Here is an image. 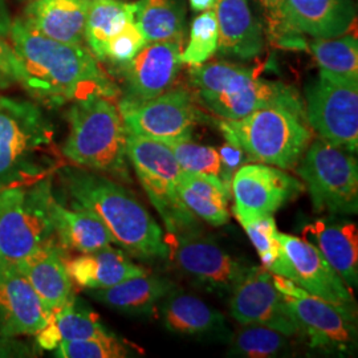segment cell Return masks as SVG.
I'll return each instance as SVG.
<instances>
[{
	"label": "cell",
	"instance_id": "31",
	"mask_svg": "<svg viewBox=\"0 0 358 358\" xmlns=\"http://www.w3.org/2000/svg\"><path fill=\"white\" fill-rule=\"evenodd\" d=\"M136 3L120 0H90L85 24V44L101 62L103 48L129 22L134 20Z\"/></svg>",
	"mask_w": 358,
	"mask_h": 358
},
{
	"label": "cell",
	"instance_id": "1",
	"mask_svg": "<svg viewBox=\"0 0 358 358\" xmlns=\"http://www.w3.org/2000/svg\"><path fill=\"white\" fill-rule=\"evenodd\" d=\"M8 40L20 66L19 85L38 103L56 108L90 96H117L88 47L47 38L22 17L13 19Z\"/></svg>",
	"mask_w": 358,
	"mask_h": 358
},
{
	"label": "cell",
	"instance_id": "28",
	"mask_svg": "<svg viewBox=\"0 0 358 358\" xmlns=\"http://www.w3.org/2000/svg\"><path fill=\"white\" fill-rule=\"evenodd\" d=\"M180 201L195 217L211 226H223L230 220L231 194L220 179L182 171L178 182Z\"/></svg>",
	"mask_w": 358,
	"mask_h": 358
},
{
	"label": "cell",
	"instance_id": "13",
	"mask_svg": "<svg viewBox=\"0 0 358 358\" xmlns=\"http://www.w3.org/2000/svg\"><path fill=\"white\" fill-rule=\"evenodd\" d=\"M169 252L178 268L207 291L231 294L252 266L230 255L210 238L192 230L169 236Z\"/></svg>",
	"mask_w": 358,
	"mask_h": 358
},
{
	"label": "cell",
	"instance_id": "43",
	"mask_svg": "<svg viewBox=\"0 0 358 358\" xmlns=\"http://www.w3.org/2000/svg\"><path fill=\"white\" fill-rule=\"evenodd\" d=\"M215 3H217V0H190L192 10L198 11V13L213 10Z\"/></svg>",
	"mask_w": 358,
	"mask_h": 358
},
{
	"label": "cell",
	"instance_id": "3",
	"mask_svg": "<svg viewBox=\"0 0 358 358\" xmlns=\"http://www.w3.org/2000/svg\"><path fill=\"white\" fill-rule=\"evenodd\" d=\"M55 128L35 103L0 96V190L57 170Z\"/></svg>",
	"mask_w": 358,
	"mask_h": 358
},
{
	"label": "cell",
	"instance_id": "7",
	"mask_svg": "<svg viewBox=\"0 0 358 358\" xmlns=\"http://www.w3.org/2000/svg\"><path fill=\"white\" fill-rule=\"evenodd\" d=\"M52 176L0 192V267L16 266L56 242L51 217Z\"/></svg>",
	"mask_w": 358,
	"mask_h": 358
},
{
	"label": "cell",
	"instance_id": "33",
	"mask_svg": "<svg viewBox=\"0 0 358 358\" xmlns=\"http://www.w3.org/2000/svg\"><path fill=\"white\" fill-rule=\"evenodd\" d=\"M291 337L263 325H242L231 338L229 356L244 358H272L287 355Z\"/></svg>",
	"mask_w": 358,
	"mask_h": 358
},
{
	"label": "cell",
	"instance_id": "25",
	"mask_svg": "<svg viewBox=\"0 0 358 358\" xmlns=\"http://www.w3.org/2000/svg\"><path fill=\"white\" fill-rule=\"evenodd\" d=\"M66 268L72 280L85 289L109 288L146 273L124 251L115 250L112 245L68 260Z\"/></svg>",
	"mask_w": 358,
	"mask_h": 358
},
{
	"label": "cell",
	"instance_id": "9",
	"mask_svg": "<svg viewBox=\"0 0 358 358\" xmlns=\"http://www.w3.org/2000/svg\"><path fill=\"white\" fill-rule=\"evenodd\" d=\"M296 171L316 213L357 214L358 166L352 153L319 138L309 143Z\"/></svg>",
	"mask_w": 358,
	"mask_h": 358
},
{
	"label": "cell",
	"instance_id": "20",
	"mask_svg": "<svg viewBox=\"0 0 358 358\" xmlns=\"http://www.w3.org/2000/svg\"><path fill=\"white\" fill-rule=\"evenodd\" d=\"M301 235L320 251L350 289L357 288L358 234L355 223L333 217L319 219L307 224Z\"/></svg>",
	"mask_w": 358,
	"mask_h": 358
},
{
	"label": "cell",
	"instance_id": "30",
	"mask_svg": "<svg viewBox=\"0 0 358 358\" xmlns=\"http://www.w3.org/2000/svg\"><path fill=\"white\" fill-rule=\"evenodd\" d=\"M186 10L182 0H140L136 3L134 22L146 43L182 41Z\"/></svg>",
	"mask_w": 358,
	"mask_h": 358
},
{
	"label": "cell",
	"instance_id": "21",
	"mask_svg": "<svg viewBox=\"0 0 358 358\" xmlns=\"http://www.w3.org/2000/svg\"><path fill=\"white\" fill-rule=\"evenodd\" d=\"M217 51L230 57L250 60L264 50V32L248 0H217Z\"/></svg>",
	"mask_w": 358,
	"mask_h": 358
},
{
	"label": "cell",
	"instance_id": "38",
	"mask_svg": "<svg viewBox=\"0 0 358 358\" xmlns=\"http://www.w3.org/2000/svg\"><path fill=\"white\" fill-rule=\"evenodd\" d=\"M53 352L59 358H122L129 356L128 349L113 334L62 343Z\"/></svg>",
	"mask_w": 358,
	"mask_h": 358
},
{
	"label": "cell",
	"instance_id": "14",
	"mask_svg": "<svg viewBox=\"0 0 358 358\" xmlns=\"http://www.w3.org/2000/svg\"><path fill=\"white\" fill-rule=\"evenodd\" d=\"M303 192L304 185L282 169L264 164L243 165L231 182L232 213L239 222L271 217Z\"/></svg>",
	"mask_w": 358,
	"mask_h": 358
},
{
	"label": "cell",
	"instance_id": "8",
	"mask_svg": "<svg viewBox=\"0 0 358 358\" xmlns=\"http://www.w3.org/2000/svg\"><path fill=\"white\" fill-rule=\"evenodd\" d=\"M129 162L150 203L162 217L169 236L196 230V217L183 205L178 194L182 169L165 143L128 133Z\"/></svg>",
	"mask_w": 358,
	"mask_h": 358
},
{
	"label": "cell",
	"instance_id": "32",
	"mask_svg": "<svg viewBox=\"0 0 358 358\" xmlns=\"http://www.w3.org/2000/svg\"><path fill=\"white\" fill-rule=\"evenodd\" d=\"M310 52L322 73L358 81L356 36L341 35L337 38H315L310 43Z\"/></svg>",
	"mask_w": 358,
	"mask_h": 358
},
{
	"label": "cell",
	"instance_id": "42",
	"mask_svg": "<svg viewBox=\"0 0 358 358\" xmlns=\"http://www.w3.org/2000/svg\"><path fill=\"white\" fill-rule=\"evenodd\" d=\"M11 23H13V19L8 11V7L4 0H0V35L8 38Z\"/></svg>",
	"mask_w": 358,
	"mask_h": 358
},
{
	"label": "cell",
	"instance_id": "44",
	"mask_svg": "<svg viewBox=\"0 0 358 358\" xmlns=\"http://www.w3.org/2000/svg\"><path fill=\"white\" fill-rule=\"evenodd\" d=\"M20 1H29V0H20Z\"/></svg>",
	"mask_w": 358,
	"mask_h": 358
},
{
	"label": "cell",
	"instance_id": "6",
	"mask_svg": "<svg viewBox=\"0 0 358 358\" xmlns=\"http://www.w3.org/2000/svg\"><path fill=\"white\" fill-rule=\"evenodd\" d=\"M219 129L226 141L239 146L251 161L282 170L294 169L312 141L306 115L279 105L239 120H222Z\"/></svg>",
	"mask_w": 358,
	"mask_h": 358
},
{
	"label": "cell",
	"instance_id": "40",
	"mask_svg": "<svg viewBox=\"0 0 358 358\" xmlns=\"http://www.w3.org/2000/svg\"><path fill=\"white\" fill-rule=\"evenodd\" d=\"M219 154V159H220V173H219V179L223 183V186L226 187V190L231 194V182L235 176V173L243 166L247 155L243 150L231 143L226 142L224 145L220 146V149L217 150Z\"/></svg>",
	"mask_w": 358,
	"mask_h": 358
},
{
	"label": "cell",
	"instance_id": "2",
	"mask_svg": "<svg viewBox=\"0 0 358 358\" xmlns=\"http://www.w3.org/2000/svg\"><path fill=\"white\" fill-rule=\"evenodd\" d=\"M56 173L72 205L99 217L125 252L143 260L169 256L164 231L127 186L83 167H57Z\"/></svg>",
	"mask_w": 358,
	"mask_h": 358
},
{
	"label": "cell",
	"instance_id": "23",
	"mask_svg": "<svg viewBox=\"0 0 358 358\" xmlns=\"http://www.w3.org/2000/svg\"><path fill=\"white\" fill-rule=\"evenodd\" d=\"M161 317L167 331L195 338H226V317L194 294L171 291L162 300Z\"/></svg>",
	"mask_w": 358,
	"mask_h": 358
},
{
	"label": "cell",
	"instance_id": "45",
	"mask_svg": "<svg viewBox=\"0 0 358 358\" xmlns=\"http://www.w3.org/2000/svg\"><path fill=\"white\" fill-rule=\"evenodd\" d=\"M0 192H1V190H0Z\"/></svg>",
	"mask_w": 358,
	"mask_h": 358
},
{
	"label": "cell",
	"instance_id": "41",
	"mask_svg": "<svg viewBox=\"0 0 358 358\" xmlns=\"http://www.w3.org/2000/svg\"><path fill=\"white\" fill-rule=\"evenodd\" d=\"M20 84V66L10 40L0 35V90Z\"/></svg>",
	"mask_w": 358,
	"mask_h": 358
},
{
	"label": "cell",
	"instance_id": "36",
	"mask_svg": "<svg viewBox=\"0 0 358 358\" xmlns=\"http://www.w3.org/2000/svg\"><path fill=\"white\" fill-rule=\"evenodd\" d=\"M247 232L250 241L259 254V257L263 263V267L272 272L282 259V243L279 241V231L276 227V222L273 217H256L252 220L239 222Z\"/></svg>",
	"mask_w": 358,
	"mask_h": 358
},
{
	"label": "cell",
	"instance_id": "16",
	"mask_svg": "<svg viewBox=\"0 0 358 358\" xmlns=\"http://www.w3.org/2000/svg\"><path fill=\"white\" fill-rule=\"evenodd\" d=\"M182 41L148 43L127 64L121 65L124 99L145 101L171 88L180 69Z\"/></svg>",
	"mask_w": 358,
	"mask_h": 358
},
{
	"label": "cell",
	"instance_id": "29",
	"mask_svg": "<svg viewBox=\"0 0 358 358\" xmlns=\"http://www.w3.org/2000/svg\"><path fill=\"white\" fill-rule=\"evenodd\" d=\"M110 334L96 313L77 306L75 297L64 307L52 313L50 322L36 334V341L40 348L55 350L62 343L106 337Z\"/></svg>",
	"mask_w": 358,
	"mask_h": 358
},
{
	"label": "cell",
	"instance_id": "5",
	"mask_svg": "<svg viewBox=\"0 0 358 358\" xmlns=\"http://www.w3.org/2000/svg\"><path fill=\"white\" fill-rule=\"evenodd\" d=\"M66 120L69 131L62 154L71 164L129 180L128 131L113 99L90 96L75 101Z\"/></svg>",
	"mask_w": 358,
	"mask_h": 358
},
{
	"label": "cell",
	"instance_id": "37",
	"mask_svg": "<svg viewBox=\"0 0 358 358\" xmlns=\"http://www.w3.org/2000/svg\"><path fill=\"white\" fill-rule=\"evenodd\" d=\"M268 20L269 36L272 41L287 50L306 48L303 34L296 29L289 19L287 0H259Z\"/></svg>",
	"mask_w": 358,
	"mask_h": 358
},
{
	"label": "cell",
	"instance_id": "22",
	"mask_svg": "<svg viewBox=\"0 0 358 358\" xmlns=\"http://www.w3.org/2000/svg\"><path fill=\"white\" fill-rule=\"evenodd\" d=\"M90 0H29L23 22L47 38L85 45Z\"/></svg>",
	"mask_w": 358,
	"mask_h": 358
},
{
	"label": "cell",
	"instance_id": "26",
	"mask_svg": "<svg viewBox=\"0 0 358 358\" xmlns=\"http://www.w3.org/2000/svg\"><path fill=\"white\" fill-rule=\"evenodd\" d=\"M287 6L296 29L313 38L341 36L355 20L350 0H287Z\"/></svg>",
	"mask_w": 358,
	"mask_h": 358
},
{
	"label": "cell",
	"instance_id": "4",
	"mask_svg": "<svg viewBox=\"0 0 358 358\" xmlns=\"http://www.w3.org/2000/svg\"><path fill=\"white\" fill-rule=\"evenodd\" d=\"M190 81L198 101L222 120H239L267 106L304 113V101L289 85L263 78L255 69L213 62L192 66Z\"/></svg>",
	"mask_w": 358,
	"mask_h": 358
},
{
	"label": "cell",
	"instance_id": "35",
	"mask_svg": "<svg viewBox=\"0 0 358 358\" xmlns=\"http://www.w3.org/2000/svg\"><path fill=\"white\" fill-rule=\"evenodd\" d=\"M162 143H165L171 150V153L174 154L179 166L183 171L219 178L220 159L215 148L199 145L192 141V138Z\"/></svg>",
	"mask_w": 358,
	"mask_h": 358
},
{
	"label": "cell",
	"instance_id": "27",
	"mask_svg": "<svg viewBox=\"0 0 358 358\" xmlns=\"http://www.w3.org/2000/svg\"><path fill=\"white\" fill-rule=\"evenodd\" d=\"M173 289L174 282L169 279L145 273L109 288L90 289V294L105 307L112 308L117 312L149 315Z\"/></svg>",
	"mask_w": 358,
	"mask_h": 358
},
{
	"label": "cell",
	"instance_id": "19",
	"mask_svg": "<svg viewBox=\"0 0 358 358\" xmlns=\"http://www.w3.org/2000/svg\"><path fill=\"white\" fill-rule=\"evenodd\" d=\"M15 267L26 276L51 316L75 299L73 280L66 268L63 250L56 242L38 248Z\"/></svg>",
	"mask_w": 358,
	"mask_h": 358
},
{
	"label": "cell",
	"instance_id": "18",
	"mask_svg": "<svg viewBox=\"0 0 358 358\" xmlns=\"http://www.w3.org/2000/svg\"><path fill=\"white\" fill-rule=\"evenodd\" d=\"M279 241L291 264L292 282L308 294L331 303H355L350 288L313 244L282 232H279Z\"/></svg>",
	"mask_w": 358,
	"mask_h": 358
},
{
	"label": "cell",
	"instance_id": "15",
	"mask_svg": "<svg viewBox=\"0 0 358 358\" xmlns=\"http://www.w3.org/2000/svg\"><path fill=\"white\" fill-rule=\"evenodd\" d=\"M230 296L231 317L241 325H263L289 337L300 334L268 269L252 266Z\"/></svg>",
	"mask_w": 358,
	"mask_h": 358
},
{
	"label": "cell",
	"instance_id": "12",
	"mask_svg": "<svg viewBox=\"0 0 358 358\" xmlns=\"http://www.w3.org/2000/svg\"><path fill=\"white\" fill-rule=\"evenodd\" d=\"M118 109L128 133L159 142L192 138V129L203 117L192 93L180 88L145 101L121 99Z\"/></svg>",
	"mask_w": 358,
	"mask_h": 358
},
{
	"label": "cell",
	"instance_id": "11",
	"mask_svg": "<svg viewBox=\"0 0 358 358\" xmlns=\"http://www.w3.org/2000/svg\"><path fill=\"white\" fill-rule=\"evenodd\" d=\"M304 110L309 127L321 140L357 153L358 81L320 72L306 88Z\"/></svg>",
	"mask_w": 358,
	"mask_h": 358
},
{
	"label": "cell",
	"instance_id": "17",
	"mask_svg": "<svg viewBox=\"0 0 358 358\" xmlns=\"http://www.w3.org/2000/svg\"><path fill=\"white\" fill-rule=\"evenodd\" d=\"M51 320L38 294L15 266L0 267V336H36Z\"/></svg>",
	"mask_w": 358,
	"mask_h": 358
},
{
	"label": "cell",
	"instance_id": "10",
	"mask_svg": "<svg viewBox=\"0 0 358 358\" xmlns=\"http://www.w3.org/2000/svg\"><path fill=\"white\" fill-rule=\"evenodd\" d=\"M273 282L289 308L299 333L310 348L327 353H349L357 343L355 303L337 304L312 296L294 282L273 275Z\"/></svg>",
	"mask_w": 358,
	"mask_h": 358
},
{
	"label": "cell",
	"instance_id": "34",
	"mask_svg": "<svg viewBox=\"0 0 358 358\" xmlns=\"http://www.w3.org/2000/svg\"><path fill=\"white\" fill-rule=\"evenodd\" d=\"M217 16L214 10L203 11L196 16L190 28V38L185 50L180 52L182 64L196 66L207 63L217 52Z\"/></svg>",
	"mask_w": 358,
	"mask_h": 358
},
{
	"label": "cell",
	"instance_id": "39",
	"mask_svg": "<svg viewBox=\"0 0 358 358\" xmlns=\"http://www.w3.org/2000/svg\"><path fill=\"white\" fill-rule=\"evenodd\" d=\"M146 38L134 20L129 22L115 36L108 41L101 62L110 64H127L146 45Z\"/></svg>",
	"mask_w": 358,
	"mask_h": 358
},
{
	"label": "cell",
	"instance_id": "24",
	"mask_svg": "<svg viewBox=\"0 0 358 358\" xmlns=\"http://www.w3.org/2000/svg\"><path fill=\"white\" fill-rule=\"evenodd\" d=\"M51 217L55 239L62 250L88 254L115 244L103 222L83 207L68 208L53 199Z\"/></svg>",
	"mask_w": 358,
	"mask_h": 358
}]
</instances>
